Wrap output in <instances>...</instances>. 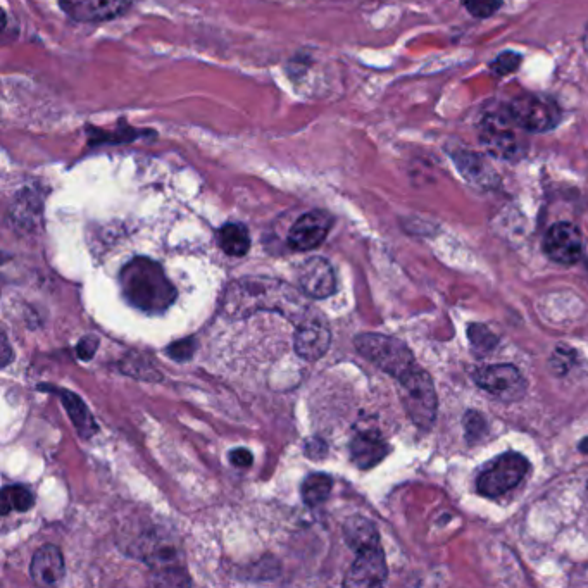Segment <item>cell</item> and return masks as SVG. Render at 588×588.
I'll list each match as a JSON object with an SVG mask.
<instances>
[{
    "label": "cell",
    "instance_id": "1",
    "mask_svg": "<svg viewBox=\"0 0 588 588\" xmlns=\"http://www.w3.org/2000/svg\"><path fill=\"white\" fill-rule=\"evenodd\" d=\"M221 311L226 318L244 320L252 314L276 313L301 323L313 311L297 288L269 276H244L226 288Z\"/></svg>",
    "mask_w": 588,
    "mask_h": 588
},
{
    "label": "cell",
    "instance_id": "2",
    "mask_svg": "<svg viewBox=\"0 0 588 588\" xmlns=\"http://www.w3.org/2000/svg\"><path fill=\"white\" fill-rule=\"evenodd\" d=\"M119 282L128 304L142 313H164L176 299V288L161 264L147 257H135L126 264Z\"/></svg>",
    "mask_w": 588,
    "mask_h": 588
},
{
    "label": "cell",
    "instance_id": "3",
    "mask_svg": "<svg viewBox=\"0 0 588 588\" xmlns=\"http://www.w3.org/2000/svg\"><path fill=\"white\" fill-rule=\"evenodd\" d=\"M525 132L509 111L490 113L480 123V142L488 154L504 161H518L528 151Z\"/></svg>",
    "mask_w": 588,
    "mask_h": 588
},
{
    "label": "cell",
    "instance_id": "4",
    "mask_svg": "<svg viewBox=\"0 0 588 588\" xmlns=\"http://www.w3.org/2000/svg\"><path fill=\"white\" fill-rule=\"evenodd\" d=\"M356 349L376 368L397 378V382L416 368L413 352L402 340L380 333H363L356 337Z\"/></svg>",
    "mask_w": 588,
    "mask_h": 588
},
{
    "label": "cell",
    "instance_id": "5",
    "mask_svg": "<svg viewBox=\"0 0 588 588\" xmlns=\"http://www.w3.org/2000/svg\"><path fill=\"white\" fill-rule=\"evenodd\" d=\"M399 385L409 418L414 421V425L430 430L437 420L438 406L437 392L430 375L420 368H414L399 380Z\"/></svg>",
    "mask_w": 588,
    "mask_h": 588
},
{
    "label": "cell",
    "instance_id": "6",
    "mask_svg": "<svg viewBox=\"0 0 588 588\" xmlns=\"http://www.w3.org/2000/svg\"><path fill=\"white\" fill-rule=\"evenodd\" d=\"M528 470H530V463L525 456L516 452H507L495 457L494 461H490L485 466V470L478 475L476 487L480 490V494L497 497L516 487L525 478Z\"/></svg>",
    "mask_w": 588,
    "mask_h": 588
},
{
    "label": "cell",
    "instance_id": "7",
    "mask_svg": "<svg viewBox=\"0 0 588 588\" xmlns=\"http://www.w3.org/2000/svg\"><path fill=\"white\" fill-rule=\"evenodd\" d=\"M507 111L526 132H551L561 121V109L544 95H520L509 104Z\"/></svg>",
    "mask_w": 588,
    "mask_h": 588
},
{
    "label": "cell",
    "instance_id": "8",
    "mask_svg": "<svg viewBox=\"0 0 588 588\" xmlns=\"http://www.w3.org/2000/svg\"><path fill=\"white\" fill-rule=\"evenodd\" d=\"M478 387L504 402L520 401L526 392V380L513 364H494L475 373Z\"/></svg>",
    "mask_w": 588,
    "mask_h": 588
},
{
    "label": "cell",
    "instance_id": "9",
    "mask_svg": "<svg viewBox=\"0 0 588 588\" xmlns=\"http://www.w3.org/2000/svg\"><path fill=\"white\" fill-rule=\"evenodd\" d=\"M294 335L295 352L306 361H318L325 356L332 344V332L325 318L311 311L306 318L297 323Z\"/></svg>",
    "mask_w": 588,
    "mask_h": 588
},
{
    "label": "cell",
    "instance_id": "10",
    "mask_svg": "<svg viewBox=\"0 0 588 588\" xmlns=\"http://www.w3.org/2000/svg\"><path fill=\"white\" fill-rule=\"evenodd\" d=\"M583 235L573 223H556L545 235L544 251L559 264H575L582 259Z\"/></svg>",
    "mask_w": 588,
    "mask_h": 588
},
{
    "label": "cell",
    "instance_id": "11",
    "mask_svg": "<svg viewBox=\"0 0 588 588\" xmlns=\"http://www.w3.org/2000/svg\"><path fill=\"white\" fill-rule=\"evenodd\" d=\"M388 570L382 547H373L357 552L356 561L345 576V587L371 588L380 587L387 580Z\"/></svg>",
    "mask_w": 588,
    "mask_h": 588
},
{
    "label": "cell",
    "instance_id": "12",
    "mask_svg": "<svg viewBox=\"0 0 588 588\" xmlns=\"http://www.w3.org/2000/svg\"><path fill=\"white\" fill-rule=\"evenodd\" d=\"M332 228L330 214L323 211H311L295 221L288 235V244L295 251H311L323 244Z\"/></svg>",
    "mask_w": 588,
    "mask_h": 588
},
{
    "label": "cell",
    "instance_id": "13",
    "mask_svg": "<svg viewBox=\"0 0 588 588\" xmlns=\"http://www.w3.org/2000/svg\"><path fill=\"white\" fill-rule=\"evenodd\" d=\"M132 0H59L69 18L80 23H97L118 18L130 7Z\"/></svg>",
    "mask_w": 588,
    "mask_h": 588
},
{
    "label": "cell",
    "instance_id": "14",
    "mask_svg": "<svg viewBox=\"0 0 588 588\" xmlns=\"http://www.w3.org/2000/svg\"><path fill=\"white\" fill-rule=\"evenodd\" d=\"M299 283L304 294L313 299H326L337 292V276L332 264L323 257H313L302 266Z\"/></svg>",
    "mask_w": 588,
    "mask_h": 588
},
{
    "label": "cell",
    "instance_id": "15",
    "mask_svg": "<svg viewBox=\"0 0 588 588\" xmlns=\"http://www.w3.org/2000/svg\"><path fill=\"white\" fill-rule=\"evenodd\" d=\"M388 452H390V447L387 442L383 440L380 433L373 432V430L357 433L356 437L352 438V461L363 470H368V468L382 463Z\"/></svg>",
    "mask_w": 588,
    "mask_h": 588
},
{
    "label": "cell",
    "instance_id": "16",
    "mask_svg": "<svg viewBox=\"0 0 588 588\" xmlns=\"http://www.w3.org/2000/svg\"><path fill=\"white\" fill-rule=\"evenodd\" d=\"M64 557L56 545H45L35 552L30 566L32 578L38 585H56L64 576Z\"/></svg>",
    "mask_w": 588,
    "mask_h": 588
},
{
    "label": "cell",
    "instance_id": "17",
    "mask_svg": "<svg viewBox=\"0 0 588 588\" xmlns=\"http://www.w3.org/2000/svg\"><path fill=\"white\" fill-rule=\"evenodd\" d=\"M142 557L145 563L151 564L157 571L180 568L178 566L180 551L169 538L157 537V535L145 537L142 542Z\"/></svg>",
    "mask_w": 588,
    "mask_h": 588
},
{
    "label": "cell",
    "instance_id": "18",
    "mask_svg": "<svg viewBox=\"0 0 588 588\" xmlns=\"http://www.w3.org/2000/svg\"><path fill=\"white\" fill-rule=\"evenodd\" d=\"M344 537L347 545L356 552H363L380 545L376 526L361 516H354L351 520H347L344 525Z\"/></svg>",
    "mask_w": 588,
    "mask_h": 588
},
{
    "label": "cell",
    "instance_id": "19",
    "mask_svg": "<svg viewBox=\"0 0 588 588\" xmlns=\"http://www.w3.org/2000/svg\"><path fill=\"white\" fill-rule=\"evenodd\" d=\"M61 401L66 407V413H68L73 425H75L76 432L80 433V437H94L99 428L95 425L94 416L88 411L85 402L78 395L68 392V390H61Z\"/></svg>",
    "mask_w": 588,
    "mask_h": 588
},
{
    "label": "cell",
    "instance_id": "20",
    "mask_svg": "<svg viewBox=\"0 0 588 588\" xmlns=\"http://www.w3.org/2000/svg\"><path fill=\"white\" fill-rule=\"evenodd\" d=\"M451 156L459 171L470 182L478 183V185H488L490 183L492 169L488 168L483 157L478 156L475 152L466 151V149L451 151Z\"/></svg>",
    "mask_w": 588,
    "mask_h": 588
},
{
    "label": "cell",
    "instance_id": "21",
    "mask_svg": "<svg viewBox=\"0 0 588 588\" xmlns=\"http://www.w3.org/2000/svg\"><path fill=\"white\" fill-rule=\"evenodd\" d=\"M219 245L228 256H245L251 249L249 230L240 223H228L219 230Z\"/></svg>",
    "mask_w": 588,
    "mask_h": 588
},
{
    "label": "cell",
    "instance_id": "22",
    "mask_svg": "<svg viewBox=\"0 0 588 588\" xmlns=\"http://www.w3.org/2000/svg\"><path fill=\"white\" fill-rule=\"evenodd\" d=\"M332 487V476L325 475V473H316V475L309 476L302 485V499H304L307 506H320L330 497Z\"/></svg>",
    "mask_w": 588,
    "mask_h": 588
},
{
    "label": "cell",
    "instance_id": "23",
    "mask_svg": "<svg viewBox=\"0 0 588 588\" xmlns=\"http://www.w3.org/2000/svg\"><path fill=\"white\" fill-rule=\"evenodd\" d=\"M35 502L32 490L23 485H11L2 490V514L9 511H28Z\"/></svg>",
    "mask_w": 588,
    "mask_h": 588
},
{
    "label": "cell",
    "instance_id": "24",
    "mask_svg": "<svg viewBox=\"0 0 588 588\" xmlns=\"http://www.w3.org/2000/svg\"><path fill=\"white\" fill-rule=\"evenodd\" d=\"M468 337H470L471 349L478 356H487L488 352L494 351L495 345L499 344V338L483 325H471Z\"/></svg>",
    "mask_w": 588,
    "mask_h": 588
},
{
    "label": "cell",
    "instance_id": "25",
    "mask_svg": "<svg viewBox=\"0 0 588 588\" xmlns=\"http://www.w3.org/2000/svg\"><path fill=\"white\" fill-rule=\"evenodd\" d=\"M521 56L516 52L506 51L495 57L492 63L488 64V68L492 73L499 76L511 75L516 69L520 68Z\"/></svg>",
    "mask_w": 588,
    "mask_h": 588
},
{
    "label": "cell",
    "instance_id": "26",
    "mask_svg": "<svg viewBox=\"0 0 588 588\" xmlns=\"http://www.w3.org/2000/svg\"><path fill=\"white\" fill-rule=\"evenodd\" d=\"M466 11L475 18L485 19L494 16L502 7V0H463Z\"/></svg>",
    "mask_w": 588,
    "mask_h": 588
},
{
    "label": "cell",
    "instance_id": "27",
    "mask_svg": "<svg viewBox=\"0 0 588 588\" xmlns=\"http://www.w3.org/2000/svg\"><path fill=\"white\" fill-rule=\"evenodd\" d=\"M464 428H466V437L470 442H475L478 438L483 437L487 432V421L483 420L482 414L470 411L464 416Z\"/></svg>",
    "mask_w": 588,
    "mask_h": 588
},
{
    "label": "cell",
    "instance_id": "28",
    "mask_svg": "<svg viewBox=\"0 0 588 588\" xmlns=\"http://www.w3.org/2000/svg\"><path fill=\"white\" fill-rule=\"evenodd\" d=\"M195 344L194 338H187V340H180L168 347L169 357H173L175 361H188L190 357L194 356Z\"/></svg>",
    "mask_w": 588,
    "mask_h": 588
},
{
    "label": "cell",
    "instance_id": "29",
    "mask_svg": "<svg viewBox=\"0 0 588 588\" xmlns=\"http://www.w3.org/2000/svg\"><path fill=\"white\" fill-rule=\"evenodd\" d=\"M99 347V338L97 337H85L80 340V344L76 347V354L83 361H90L94 357L95 351Z\"/></svg>",
    "mask_w": 588,
    "mask_h": 588
},
{
    "label": "cell",
    "instance_id": "30",
    "mask_svg": "<svg viewBox=\"0 0 588 588\" xmlns=\"http://www.w3.org/2000/svg\"><path fill=\"white\" fill-rule=\"evenodd\" d=\"M230 461H232L233 466H238V468H249L252 464L251 451L235 449V451L230 452Z\"/></svg>",
    "mask_w": 588,
    "mask_h": 588
},
{
    "label": "cell",
    "instance_id": "31",
    "mask_svg": "<svg viewBox=\"0 0 588 588\" xmlns=\"http://www.w3.org/2000/svg\"><path fill=\"white\" fill-rule=\"evenodd\" d=\"M306 454L309 457H313V459H321V457H325V442L320 440V438H313V440H309V442L306 444Z\"/></svg>",
    "mask_w": 588,
    "mask_h": 588
},
{
    "label": "cell",
    "instance_id": "32",
    "mask_svg": "<svg viewBox=\"0 0 588 588\" xmlns=\"http://www.w3.org/2000/svg\"><path fill=\"white\" fill-rule=\"evenodd\" d=\"M2 354H4V359H2V366L6 368L9 361H11V349H9V342H7L6 335L2 337Z\"/></svg>",
    "mask_w": 588,
    "mask_h": 588
},
{
    "label": "cell",
    "instance_id": "33",
    "mask_svg": "<svg viewBox=\"0 0 588 588\" xmlns=\"http://www.w3.org/2000/svg\"><path fill=\"white\" fill-rule=\"evenodd\" d=\"M578 447H580V451H582L583 454H588V437L583 438L582 442H580V445H578Z\"/></svg>",
    "mask_w": 588,
    "mask_h": 588
},
{
    "label": "cell",
    "instance_id": "34",
    "mask_svg": "<svg viewBox=\"0 0 588 588\" xmlns=\"http://www.w3.org/2000/svg\"><path fill=\"white\" fill-rule=\"evenodd\" d=\"M583 45H585V51L588 52V25L585 28V35H583Z\"/></svg>",
    "mask_w": 588,
    "mask_h": 588
}]
</instances>
